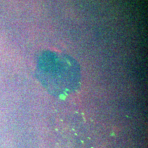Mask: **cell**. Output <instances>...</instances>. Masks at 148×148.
I'll return each instance as SVG.
<instances>
[{
    "mask_svg": "<svg viewBox=\"0 0 148 148\" xmlns=\"http://www.w3.org/2000/svg\"><path fill=\"white\" fill-rule=\"evenodd\" d=\"M37 74L46 88L57 93L74 90L80 80V70L76 61L67 55L50 51L40 56Z\"/></svg>",
    "mask_w": 148,
    "mask_h": 148,
    "instance_id": "1",
    "label": "cell"
}]
</instances>
